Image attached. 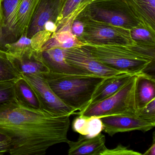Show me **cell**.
<instances>
[{"instance_id": "6da1fadb", "label": "cell", "mask_w": 155, "mask_h": 155, "mask_svg": "<svg viewBox=\"0 0 155 155\" xmlns=\"http://www.w3.org/2000/svg\"><path fill=\"white\" fill-rule=\"evenodd\" d=\"M70 117L31 108L14 99L0 103V134L7 138L10 155H44L50 147L68 143Z\"/></svg>"}, {"instance_id": "7a4b0ae2", "label": "cell", "mask_w": 155, "mask_h": 155, "mask_svg": "<svg viewBox=\"0 0 155 155\" xmlns=\"http://www.w3.org/2000/svg\"><path fill=\"white\" fill-rule=\"evenodd\" d=\"M97 60L124 73L138 75L145 72L154 60L146 55L144 47L137 44L82 45Z\"/></svg>"}, {"instance_id": "3957f363", "label": "cell", "mask_w": 155, "mask_h": 155, "mask_svg": "<svg viewBox=\"0 0 155 155\" xmlns=\"http://www.w3.org/2000/svg\"><path fill=\"white\" fill-rule=\"evenodd\" d=\"M42 76L57 96L77 111L85 108L104 78L89 75H70L49 72Z\"/></svg>"}, {"instance_id": "277c9868", "label": "cell", "mask_w": 155, "mask_h": 155, "mask_svg": "<svg viewBox=\"0 0 155 155\" xmlns=\"http://www.w3.org/2000/svg\"><path fill=\"white\" fill-rule=\"evenodd\" d=\"M137 82L136 75L114 95L99 102L88 105L74 114L88 117L110 116L138 117L136 99Z\"/></svg>"}, {"instance_id": "5b68a950", "label": "cell", "mask_w": 155, "mask_h": 155, "mask_svg": "<svg viewBox=\"0 0 155 155\" xmlns=\"http://www.w3.org/2000/svg\"><path fill=\"white\" fill-rule=\"evenodd\" d=\"M30 84L40 103L42 110L55 116H68L76 110L64 103L51 88L42 74L21 75Z\"/></svg>"}, {"instance_id": "8992f818", "label": "cell", "mask_w": 155, "mask_h": 155, "mask_svg": "<svg viewBox=\"0 0 155 155\" xmlns=\"http://www.w3.org/2000/svg\"><path fill=\"white\" fill-rule=\"evenodd\" d=\"M65 55L68 64L88 75L106 78L124 73L102 64L82 46L65 49Z\"/></svg>"}, {"instance_id": "52a82bcc", "label": "cell", "mask_w": 155, "mask_h": 155, "mask_svg": "<svg viewBox=\"0 0 155 155\" xmlns=\"http://www.w3.org/2000/svg\"><path fill=\"white\" fill-rule=\"evenodd\" d=\"M84 38L91 44H129L130 33L123 28L93 21L84 25Z\"/></svg>"}, {"instance_id": "ba28073f", "label": "cell", "mask_w": 155, "mask_h": 155, "mask_svg": "<svg viewBox=\"0 0 155 155\" xmlns=\"http://www.w3.org/2000/svg\"><path fill=\"white\" fill-rule=\"evenodd\" d=\"M101 118L103 123V131L110 137L119 132L134 130L147 132L155 127V121L139 117L110 116Z\"/></svg>"}, {"instance_id": "9c48e42d", "label": "cell", "mask_w": 155, "mask_h": 155, "mask_svg": "<svg viewBox=\"0 0 155 155\" xmlns=\"http://www.w3.org/2000/svg\"><path fill=\"white\" fill-rule=\"evenodd\" d=\"M61 8V0H40L29 26L27 37L31 38L37 32L44 30L45 25L51 21L57 24Z\"/></svg>"}, {"instance_id": "30bf717a", "label": "cell", "mask_w": 155, "mask_h": 155, "mask_svg": "<svg viewBox=\"0 0 155 155\" xmlns=\"http://www.w3.org/2000/svg\"><path fill=\"white\" fill-rule=\"evenodd\" d=\"M40 54L42 62L50 72L70 75H88L67 62L65 58V49L50 48L41 51Z\"/></svg>"}, {"instance_id": "8fae6325", "label": "cell", "mask_w": 155, "mask_h": 155, "mask_svg": "<svg viewBox=\"0 0 155 155\" xmlns=\"http://www.w3.org/2000/svg\"><path fill=\"white\" fill-rule=\"evenodd\" d=\"M106 138L103 134L100 133L93 137H88L80 135L77 141L68 140L69 147L68 155H101L107 148L105 145Z\"/></svg>"}, {"instance_id": "7c38bea8", "label": "cell", "mask_w": 155, "mask_h": 155, "mask_svg": "<svg viewBox=\"0 0 155 155\" xmlns=\"http://www.w3.org/2000/svg\"><path fill=\"white\" fill-rule=\"evenodd\" d=\"M135 75H136L122 73L104 78L95 90L88 105L99 102L114 95L127 83Z\"/></svg>"}, {"instance_id": "4fadbf2b", "label": "cell", "mask_w": 155, "mask_h": 155, "mask_svg": "<svg viewBox=\"0 0 155 155\" xmlns=\"http://www.w3.org/2000/svg\"><path fill=\"white\" fill-rule=\"evenodd\" d=\"M8 54L11 61L21 75L42 74L49 71L42 62L40 52L36 51H31L18 57Z\"/></svg>"}, {"instance_id": "5bb4252c", "label": "cell", "mask_w": 155, "mask_h": 155, "mask_svg": "<svg viewBox=\"0 0 155 155\" xmlns=\"http://www.w3.org/2000/svg\"><path fill=\"white\" fill-rule=\"evenodd\" d=\"M20 0H2L4 15L3 46L14 42L20 38L17 21V11Z\"/></svg>"}, {"instance_id": "9a60e30c", "label": "cell", "mask_w": 155, "mask_h": 155, "mask_svg": "<svg viewBox=\"0 0 155 155\" xmlns=\"http://www.w3.org/2000/svg\"><path fill=\"white\" fill-rule=\"evenodd\" d=\"M155 79L154 76L145 72L137 75L136 99L138 109L155 98Z\"/></svg>"}, {"instance_id": "2e32d148", "label": "cell", "mask_w": 155, "mask_h": 155, "mask_svg": "<svg viewBox=\"0 0 155 155\" xmlns=\"http://www.w3.org/2000/svg\"><path fill=\"white\" fill-rule=\"evenodd\" d=\"M84 43L80 42L72 34L70 23L59 27L50 39L44 45L41 51L52 48L69 49L82 46Z\"/></svg>"}, {"instance_id": "e0dca14e", "label": "cell", "mask_w": 155, "mask_h": 155, "mask_svg": "<svg viewBox=\"0 0 155 155\" xmlns=\"http://www.w3.org/2000/svg\"><path fill=\"white\" fill-rule=\"evenodd\" d=\"M40 0H20L17 11V21L20 38L26 34L33 14Z\"/></svg>"}, {"instance_id": "ac0fdd59", "label": "cell", "mask_w": 155, "mask_h": 155, "mask_svg": "<svg viewBox=\"0 0 155 155\" xmlns=\"http://www.w3.org/2000/svg\"><path fill=\"white\" fill-rule=\"evenodd\" d=\"M17 100L24 106L35 109H40L38 99L30 84L21 76L14 84Z\"/></svg>"}, {"instance_id": "d6986e66", "label": "cell", "mask_w": 155, "mask_h": 155, "mask_svg": "<svg viewBox=\"0 0 155 155\" xmlns=\"http://www.w3.org/2000/svg\"><path fill=\"white\" fill-rule=\"evenodd\" d=\"M92 12L97 21L111 26L123 28L130 23L129 18L122 12L97 8Z\"/></svg>"}, {"instance_id": "ffe728a7", "label": "cell", "mask_w": 155, "mask_h": 155, "mask_svg": "<svg viewBox=\"0 0 155 155\" xmlns=\"http://www.w3.org/2000/svg\"><path fill=\"white\" fill-rule=\"evenodd\" d=\"M21 77L5 51L0 49V82L15 81Z\"/></svg>"}, {"instance_id": "44dd1931", "label": "cell", "mask_w": 155, "mask_h": 155, "mask_svg": "<svg viewBox=\"0 0 155 155\" xmlns=\"http://www.w3.org/2000/svg\"><path fill=\"white\" fill-rule=\"evenodd\" d=\"M4 49L9 54L14 57H20L34 50L31 45V39L28 38L26 34L21 35L16 41L5 44Z\"/></svg>"}, {"instance_id": "7402d4cb", "label": "cell", "mask_w": 155, "mask_h": 155, "mask_svg": "<svg viewBox=\"0 0 155 155\" xmlns=\"http://www.w3.org/2000/svg\"><path fill=\"white\" fill-rule=\"evenodd\" d=\"M103 125L101 118L97 117H88L86 134L88 137H96L103 131Z\"/></svg>"}, {"instance_id": "603a6c76", "label": "cell", "mask_w": 155, "mask_h": 155, "mask_svg": "<svg viewBox=\"0 0 155 155\" xmlns=\"http://www.w3.org/2000/svg\"><path fill=\"white\" fill-rule=\"evenodd\" d=\"M15 81L0 82V103L16 98L14 89Z\"/></svg>"}, {"instance_id": "cb8c5ba5", "label": "cell", "mask_w": 155, "mask_h": 155, "mask_svg": "<svg viewBox=\"0 0 155 155\" xmlns=\"http://www.w3.org/2000/svg\"><path fill=\"white\" fill-rule=\"evenodd\" d=\"M52 35L48 31H41L33 35L31 38L33 49L38 52L41 51L43 46L50 39Z\"/></svg>"}, {"instance_id": "d4e9b609", "label": "cell", "mask_w": 155, "mask_h": 155, "mask_svg": "<svg viewBox=\"0 0 155 155\" xmlns=\"http://www.w3.org/2000/svg\"><path fill=\"white\" fill-rule=\"evenodd\" d=\"M147 120L155 121V98L139 110L138 117Z\"/></svg>"}, {"instance_id": "484cf974", "label": "cell", "mask_w": 155, "mask_h": 155, "mask_svg": "<svg viewBox=\"0 0 155 155\" xmlns=\"http://www.w3.org/2000/svg\"><path fill=\"white\" fill-rule=\"evenodd\" d=\"M141 153L129 149L121 144H119L116 147L111 149L107 148L101 155H141Z\"/></svg>"}, {"instance_id": "4316f807", "label": "cell", "mask_w": 155, "mask_h": 155, "mask_svg": "<svg viewBox=\"0 0 155 155\" xmlns=\"http://www.w3.org/2000/svg\"><path fill=\"white\" fill-rule=\"evenodd\" d=\"M130 38L134 40L151 41L152 36L149 31L141 28L133 29L130 32Z\"/></svg>"}, {"instance_id": "83f0119b", "label": "cell", "mask_w": 155, "mask_h": 155, "mask_svg": "<svg viewBox=\"0 0 155 155\" xmlns=\"http://www.w3.org/2000/svg\"><path fill=\"white\" fill-rule=\"evenodd\" d=\"M87 117L78 116L76 117L72 124V128L75 132L80 135H85L87 123Z\"/></svg>"}, {"instance_id": "f1b7e54d", "label": "cell", "mask_w": 155, "mask_h": 155, "mask_svg": "<svg viewBox=\"0 0 155 155\" xmlns=\"http://www.w3.org/2000/svg\"><path fill=\"white\" fill-rule=\"evenodd\" d=\"M81 1L82 0H67L64 6L61 8L58 23L61 19H64L68 17L81 2Z\"/></svg>"}, {"instance_id": "f546056e", "label": "cell", "mask_w": 155, "mask_h": 155, "mask_svg": "<svg viewBox=\"0 0 155 155\" xmlns=\"http://www.w3.org/2000/svg\"><path fill=\"white\" fill-rule=\"evenodd\" d=\"M141 8L150 19L155 21V0H137Z\"/></svg>"}, {"instance_id": "4dcf8cb0", "label": "cell", "mask_w": 155, "mask_h": 155, "mask_svg": "<svg viewBox=\"0 0 155 155\" xmlns=\"http://www.w3.org/2000/svg\"><path fill=\"white\" fill-rule=\"evenodd\" d=\"M84 31V24L83 22L76 21L73 22L71 28L72 34L76 37H80L83 34Z\"/></svg>"}, {"instance_id": "1f68e13d", "label": "cell", "mask_w": 155, "mask_h": 155, "mask_svg": "<svg viewBox=\"0 0 155 155\" xmlns=\"http://www.w3.org/2000/svg\"><path fill=\"white\" fill-rule=\"evenodd\" d=\"M4 20L2 8V0H0V43L3 40Z\"/></svg>"}, {"instance_id": "d6a6232c", "label": "cell", "mask_w": 155, "mask_h": 155, "mask_svg": "<svg viewBox=\"0 0 155 155\" xmlns=\"http://www.w3.org/2000/svg\"><path fill=\"white\" fill-rule=\"evenodd\" d=\"M8 153V147L7 140L0 141V155Z\"/></svg>"}, {"instance_id": "836d02e7", "label": "cell", "mask_w": 155, "mask_h": 155, "mask_svg": "<svg viewBox=\"0 0 155 155\" xmlns=\"http://www.w3.org/2000/svg\"><path fill=\"white\" fill-rule=\"evenodd\" d=\"M144 155H155V137L153 136V140L152 145L150 146V147L148 150H147L145 153L143 154Z\"/></svg>"}, {"instance_id": "e575fe53", "label": "cell", "mask_w": 155, "mask_h": 155, "mask_svg": "<svg viewBox=\"0 0 155 155\" xmlns=\"http://www.w3.org/2000/svg\"><path fill=\"white\" fill-rule=\"evenodd\" d=\"M7 138L3 135L0 134V141L7 140Z\"/></svg>"}, {"instance_id": "d590c367", "label": "cell", "mask_w": 155, "mask_h": 155, "mask_svg": "<svg viewBox=\"0 0 155 155\" xmlns=\"http://www.w3.org/2000/svg\"><path fill=\"white\" fill-rule=\"evenodd\" d=\"M82 1H85V0H82Z\"/></svg>"}]
</instances>
